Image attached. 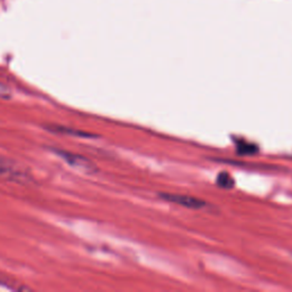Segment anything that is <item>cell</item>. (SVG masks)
I'll return each mask as SVG.
<instances>
[{
  "label": "cell",
  "instance_id": "obj_1",
  "mask_svg": "<svg viewBox=\"0 0 292 292\" xmlns=\"http://www.w3.org/2000/svg\"><path fill=\"white\" fill-rule=\"evenodd\" d=\"M54 153L57 154L59 158H62L64 161L67 163V165L75 168V169L87 171V173H93L95 170L94 163L87 158L82 157V155L71 153V152L63 150H54Z\"/></svg>",
  "mask_w": 292,
  "mask_h": 292
},
{
  "label": "cell",
  "instance_id": "obj_2",
  "mask_svg": "<svg viewBox=\"0 0 292 292\" xmlns=\"http://www.w3.org/2000/svg\"><path fill=\"white\" fill-rule=\"evenodd\" d=\"M160 198H162L166 201L177 203L179 206L190 208V209H201L207 207V202L201 199L190 197V195H181V194H169L162 193L160 194Z\"/></svg>",
  "mask_w": 292,
  "mask_h": 292
},
{
  "label": "cell",
  "instance_id": "obj_3",
  "mask_svg": "<svg viewBox=\"0 0 292 292\" xmlns=\"http://www.w3.org/2000/svg\"><path fill=\"white\" fill-rule=\"evenodd\" d=\"M217 184L224 189H232L234 186V179L231 177L229 173H221L217 177Z\"/></svg>",
  "mask_w": 292,
  "mask_h": 292
}]
</instances>
